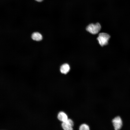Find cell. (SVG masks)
Instances as JSON below:
<instances>
[{"label": "cell", "mask_w": 130, "mask_h": 130, "mask_svg": "<svg viewBox=\"0 0 130 130\" xmlns=\"http://www.w3.org/2000/svg\"><path fill=\"white\" fill-rule=\"evenodd\" d=\"M110 38V36L109 34L103 32L99 34L97 39L100 45L103 46L108 44Z\"/></svg>", "instance_id": "obj_1"}, {"label": "cell", "mask_w": 130, "mask_h": 130, "mask_svg": "<svg viewBox=\"0 0 130 130\" xmlns=\"http://www.w3.org/2000/svg\"><path fill=\"white\" fill-rule=\"evenodd\" d=\"M101 29V26L98 23L94 24H90L87 26L86 28V30L90 33L95 34L98 33Z\"/></svg>", "instance_id": "obj_2"}, {"label": "cell", "mask_w": 130, "mask_h": 130, "mask_svg": "<svg viewBox=\"0 0 130 130\" xmlns=\"http://www.w3.org/2000/svg\"><path fill=\"white\" fill-rule=\"evenodd\" d=\"M112 122L115 130H119L121 128L123 124L122 121L119 116H117L115 117L112 120Z\"/></svg>", "instance_id": "obj_3"}, {"label": "cell", "mask_w": 130, "mask_h": 130, "mask_svg": "<svg viewBox=\"0 0 130 130\" xmlns=\"http://www.w3.org/2000/svg\"><path fill=\"white\" fill-rule=\"evenodd\" d=\"M73 122L70 119H68L66 121L62 122V128L65 130H73Z\"/></svg>", "instance_id": "obj_4"}, {"label": "cell", "mask_w": 130, "mask_h": 130, "mask_svg": "<svg viewBox=\"0 0 130 130\" xmlns=\"http://www.w3.org/2000/svg\"><path fill=\"white\" fill-rule=\"evenodd\" d=\"M70 69V66L68 64H65L61 66L60 70L61 73L66 74L69 72Z\"/></svg>", "instance_id": "obj_5"}, {"label": "cell", "mask_w": 130, "mask_h": 130, "mask_svg": "<svg viewBox=\"0 0 130 130\" xmlns=\"http://www.w3.org/2000/svg\"><path fill=\"white\" fill-rule=\"evenodd\" d=\"M58 118L59 120L62 122L66 121L68 119L67 115L65 113L62 111L58 113Z\"/></svg>", "instance_id": "obj_6"}, {"label": "cell", "mask_w": 130, "mask_h": 130, "mask_svg": "<svg viewBox=\"0 0 130 130\" xmlns=\"http://www.w3.org/2000/svg\"><path fill=\"white\" fill-rule=\"evenodd\" d=\"M32 39L36 41H40L42 39V37L41 34L38 32H35L33 33L31 36Z\"/></svg>", "instance_id": "obj_7"}, {"label": "cell", "mask_w": 130, "mask_h": 130, "mask_svg": "<svg viewBox=\"0 0 130 130\" xmlns=\"http://www.w3.org/2000/svg\"><path fill=\"white\" fill-rule=\"evenodd\" d=\"M79 129L80 130H89L90 129L88 125L86 124H83L80 126Z\"/></svg>", "instance_id": "obj_8"}, {"label": "cell", "mask_w": 130, "mask_h": 130, "mask_svg": "<svg viewBox=\"0 0 130 130\" xmlns=\"http://www.w3.org/2000/svg\"><path fill=\"white\" fill-rule=\"evenodd\" d=\"M35 0L39 2H41L43 0Z\"/></svg>", "instance_id": "obj_9"}]
</instances>
